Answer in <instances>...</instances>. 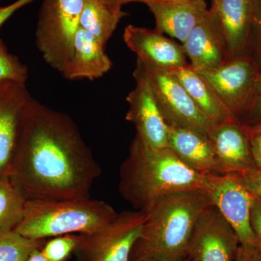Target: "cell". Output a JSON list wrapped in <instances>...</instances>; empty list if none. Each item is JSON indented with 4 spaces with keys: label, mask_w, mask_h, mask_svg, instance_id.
Instances as JSON below:
<instances>
[{
    "label": "cell",
    "mask_w": 261,
    "mask_h": 261,
    "mask_svg": "<svg viewBox=\"0 0 261 261\" xmlns=\"http://www.w3.org/2000/svg\"><path fill=\"white\" fill-rule=\"evenodd\" d=\"M101 172L73 120L32 97L9 176L27 199L90 197Z\"/></svg>",
    "instance_id": "obj_1"
},
{
    "label": "cell",
    "mask_w": 261,
    "mask_h": 261,
    "mask_svg": "<svg viewBox=\"0 0 261 261\" xmlns=\"http://www.w3.org/2000/svg\"><path fill=\"white\" fill-rule=\"evenodd\" d=\"M212 205L207 192L201 189L180 190L160 197L144 211L143 228L129 261L186 259L194 228L202 213Z\"/></svg>",
    "instance_id": "obj_2"
},
{
    "label": "cell",
    "mask_w": 261,
    "mask_h": 261,
    "mask_svg": "<svg viewBox=\"0 0 261 261\" xmlns=\"http://www.w3.org/2000/svg\"><path fill=\"white\" fill-rule=\"evenodd\" d=\"M211 176L187 167L168 147L154 148L136 135L120 166L118 190L136 210L144 211L166 194L192 189L207 190Z\"/></svg>",
    "instance_id": "obj_3"
},
{
    "label": "cell",
    "mask_w": 261,
    "mask_h": 261,
    "mask_svg": "<svg viewBox=\"0 0 261 261\" xmlns=\"http://www.w3.org/2000/svg\"><path fill=\"white\" fill-rule=\"evenodd\" d=\"M117 215L108 202L90 197L29 198L23 218L14 230L33 240H47L70 233L84 234L107 226Z\"/></svg>",
    "instance_id": "obj_4"
},
{
    "label": "cell",
    "mask_w": 261,
    "mask_h": 261,
    "mask_svg": "<svg viewBox=\"0 0 261 261\" xmlns=\"http://www.w3.org/2000/svg\"><path fill=\"white\" fill-rule=\"evenodd\" d=\"M83 4L84 0H43L39 10L36 44L45 63L61 74L73 53Z\"/></svg>",
    "instance_id": "obj_5"
},
{
    "label": "cell",
    "mask_w": 261,
    "mask_h": 261,
    "mask_svg": "<svg viewBox=\"0 0 261 261\" xmlns=\"http://www.w3.org/2000/svg\"><path fill=\"white\" fill-rule=\"evenodd\" d=\"M135 69L148 82L168 126L192 130L208 137L214 124L202 114L171 70L139 58Z\"/></svg>",
    "instance_id": "obj_6"
},
{
    "label": "cell",
    "mask_w": 261,
    "mask_h": 261,
    "mask_svg": "<svg viewBox=\"0 0 261 261\" xmlns=\"http://www.w3.org/2000/svg\"><path fill=\"white\" fill-rule=\"evenodd\" d=\"M145 217L142 211H125L101 229L80 233L74 252L77 261H129Z\"/></svg>",
    "instance_id": "obj_7"
},
{
    "label": "cell",
    "mask_w": 261,
    "mask_h": 261,
    "mask_svg": "<svg viewBox=\"0 0 261 261\" xmlns=\"http://www.w3.org/2000/svg\"><path fill=\"white\" fill-rule=\"evenodd\" d=\"M197 73L209 84L229 112L238 118L253 94L259 70L253 62L243 56Z\"/></svg>",
    "instance_id": "obj_8"
},
{
    "label": "cell",
    "mask_w": 261,
    "mask_h": 261,
    "mask_svg": "<svg viewBox=\"0 0 261 261\" xmlns=\"http://www.w3.org/2000/svg\"><path fill=\"white\" fill-rule=\"evenodd\" d=\"M260 0H212L211 18L227 60L244 56L256 25Z\"/></svg>",
    "instance_id": "obj_9"
},
{
    "label": "cell",
    "mask_w": 261,
    "mask_h": 261,
    "mask_svg": "<svg viewBox=\"0 0 261 261\" xmlns=\"http://www.w3.org/2000/svg\"><path fill=\"white\" fill-rule=\"evenodd\" d=\"M240 242L231 225L214 205L199 218L187 249L189 261H233Z\"/></svg>",
    "instance_id": "obj_10"
},
{
    "label": "cell",
    "mask_w": 261,
    "mask_h": 261,
    "mask_svg": "<svg viewBox=\"0 0 261 261\" xmlns=\"http://www.w3.org/2000/svg\"><path fill=\"white\" fill-rule=\"evenodd\" d=\"M206 191L213 205L233 228L241 245L257 246L250 224L255 196L244 186L236 174L214 175Z\"/></svg>",
    "instance_id": "obj_11"
},
{
    "label": "cell",
    "mask_w": 261,
    "mask_h": 261,
    "mask_svg": "<svg viewBox=\"0 0 261 261\" xmlns=\"http://www.w3.org/2000/svg\"><path fill=\"white\" fill-rule=\"evenodd\" d=\"M135 88L128 94L129 105L126 119L135 126L136 135L154 148L168 147V126L154 99L152 89L143 75L135 70Z\"/></svg>",
    "instance_id": "obj_12"
},
{
    "label": "cell",
    "mask_w": 261,
    "mask_h": 261,
    "mask_svg": "<svg viewBox=\"0 0 261 261\" xmlns=\"http://www.w3.org/2000/svg\"><path fill=\"white\" fill-rule=\"evenodd\" d=\"M32 98L25 84L0 82V177L10 176L24 114Z\"/></svg>",
    "instance_id": "obj_13"
},
{
    "label": "cell",
    "mask_w": 261,
    "mask_h": 261,
    "mask_svg": "<svg viewBox=\"0 0 261 261\" xmlns=\"http://www.w3.org/2000/svg\"><path fill=\"white\" fill-rule=\"evenodd\" d=\"M208 138L224 174H243L257 168L250 147V132L238 119L214 125Z\"/></svg>",
    "instance_id": "obj_14"
},
{
    "label": "cell",
    "mask_w": 261,
    "mask_h": 261,
    "mask_svg": "<svg viewBox=\"0 0 261 261\" xmlns=\"http://www.w3.org/2000/svg\"><path fill=\"white\" fill-rule=\"evenodd\" d=\"M123 39L137 58L155 66L174 69L190 64L182 44L155 29L128 25L123 32Z\"/></svg>",
    "instance_id": "obj_15"
},
{
    "label": "cell",
    "mask_w": 261,
    "mask_h": 261,
    "mask_svg": "<svg viewBox=\"0 0 261 261\" xmlns=\"http://www.w3.org/2000/svg\"><path fill=\"white\" fill-rule=\"evenodd\" d=\"M155 20V30L184 43L208 13L205 0L158 1L147 4Z\"/></svg>",
    "instance_id": "obj_16"
},
{
    "label": "cell",
    "mask_w": 261,
    "mask_h": 261,
    "mask_svg": "<svg viewBox=\"0 0 261 261\" xmlns=\"http://www.w3.org/2000/svg\"><path fill=\"white\" fill-rule=\"evenodd\" d=\"M168 148L195 172L205 176L224 175L217 154L207 136L168 126Z\"/></svg>",
    "instance_id": "obj_17"
},
{
    "label": "cell",
    "mask_w": 261,
    "mask_h": 261,
    "mask_svg": "<svg viewBox=\"0 0 261 261\" xmlns=\"http://www.w3.org/2000/svg\"><path fill=\"white\" fill-rule=\"evenodd\" d=\"M106 46L82 27L77 31L73 53L61 75L70 81L101 78L112 68Z\"/></svg>",
    "instance_id": "obj_18"
},
{
    "label": "cell",
    "mask_w": 261,
    "mask_h": 261,
    "mask_svg": "<svg viewBox=\"0 0 261 261\" xmlns=\"http://www.w3.org/2000/svg\"><path fill=\"white\" fill-rule=\"evenodd\" d=\"M190 66L195 71L211 69L228 61L221 38L207 13L182 43Z\"/></svg>",
    "instance_id": "obj_19"
},
{
    "label": "cell",
    "mask_w": 261,
    "mask_h": 261,
    "mask_svg": "<svg viewBox=\"0 0 261 261\" xmlns=\"http://www.w3.org/2000/svg\"><path fill=\"white\" fill-rule=\"evenodd\" d=\"M170 70L186 89L202 114L213 124L238 119L225 107L209 84L190 64Z\"/></svg>",
    "instance_id": "obj_20"
},
{
    "label": "cell",
    "mask_w": 261,
    "mask_h": 261,
    "mask_svg": "<svg viewBox=\"0 0 261 261\" xmlns=\"http://www.w3.org/2000/svg\"><path fill=\"white\" fill-rule=\"evenodd\" d=\"M127 15L123 10L113 9L100 0H84L80 27L106 46L121 19Z\"/></svg>",
    "instance_id": "obj_21"
},
{
    "label": "cell",
    "mask_w": 261,
    "mask_h": 261,
    "mask_svg": "<svg viewBox=\"0 0 261 261\" xmlns=\"http://www.w3.org/2000/svg\"><path fill=\"white\" fill-rule=\"evenodd\" d=\"M27 196L10 176L0 177V233L14 229L23 218Z\"/></svg>",
    "instance_id": "obj_22"
},
{
    "label": "cell",
    "mask_w": 261,
    "mask_h": 261,
    "mask_svg": "<svg viewBox=\"0 0 261 261\" xmlns=\"http://www.w3.org/2000/svg\"><path fill=\"white\" fill-rule=\"evenodd\" d=\"M47 240H33L14 229L0 233V261H27L34 250L42 248Z\"/></svg>",
    "instance_id": "obj_23"
},
{
    "label": "cell",
    "mask_w": 261,
    "mask_h": 261,
    "mask_svg": "<svg viewBox=\"0 0 261 261\" xmlns=\"http://www.w3.org/2000/svg\"><path fill=\"white\" fill-rule=\"evenodd\" d=\"M80 234L70 233L47 239L41 251L49 261H68L74 255Z\"/></svg>",
    "instance_id": "obj_24"
},
{
    "label": "cell",
    "mask_w": 261,
    "mask_h": 261,
    "mask_svg": "<svg viewBox=\"0 0 261 261\" xmlns=\"http://www.w3.org/2000/svg\"><path fill=\"white\" fill-rule=\"evenodd\" d=\"M29 78L27 65L10 54L4 42L0 39V82H13L25 84Z\"/></svg>",
    "instance_id": "obj_25"
},
{
    "label": "cell",
    "mask_w": 261,
    "mask_h": 261,
    "mask_svg": "<svg viewBox=\"0 0 261 261\" xmlns=\"http://www.w3.org/2000/svg\"><path fill=\"white\" fill-rule=\"evenodd\" d=\"M250 133L261 128V73L257 76L255 89L248 104L238 118Z\"/></svg>",
    "instance_id": "obj_26"
},
{
    "label": "cell",
    "mask_w": 261,
    "mask_h": 261,
    "mask_svg": "<svg viewBox=\"0 0 261 261\" xmlns=\"http://www.w3.org/2000/svg\"><path fill=\"white\" fill-rule=\"evenodd\" d=\"M236 175L252 195L261 198V168H257L243 174Z\"/></svg>",
    "instance_id": "obj_27"
},
{
    "label": "cell",
    "mask_w": 261,
    "mask_h": 261,
    "mask_svg": "<svg viewBox=\"0 0 261 261\" xmlns=\"http://www.w3.org/2000/svg\"><path fill=\"white\" fill-rule=\"evenodd\" d=\"M250 224L257 248L261 252V198L255 197L250 214Z\"/></svg>",
    "instance_id": "obj_28"
},
{
    "label": "cell",
    "mask_w": 261,
    "mask_h": 261,
    "mask_svg": "<svg viewBox=\"0 0 261 261\" xmlns=\"http://www.w3.org/2000/svg\"><path fill=\"white\" fill-rule=\"evenodd\" d=\"M234 261H261V252L257 246L240 244Z\"/></svg>",
    "instance_id": "obj_29"
},
{
    "label": "cell",
    "mask_w": 261,
    "mask_h": 261,
    "mask_svg": "<svg viewBox=\"0 0 261 261\" xmlns=\"http://www.w3.org/2000/svg\"><path fill=\"white\" fill-rule=\"evenodd\" d=\"M34 0H16L14 3L5 7H0V28L10 18Z\"/></svg>",
    "instance_id": "obj_30"
},
{
    "label": "cell",
    "mask_w": 261,
    "mask_h": 261,
    "mask_svg": "<svg viewBox=\"0 0 261 261\" xmlns=\"http://www.w3.org/2000/svg\"><path fill=\"white\" fill-rule=\"evenodd\" d=\"M250 147L255 166L261 168V132L250 134Z\"/></svg>",
    "instance_id": "obj_31"
},
{
    "label": "cell",
    "mask_w": 261,
    "mask_h": 261,
    "mask_svg": "<svg viewBox=\"0 0 261 261\" xmlns=\"http://www.w3.org/2000/svg\"><path fill=\"white\" fill-rule=\"evenodd\" d=\"M103 3L108 5L110 8L115 10H122L123 5L130 3H143L148 4L152 2L158 1H182V0H100Z\"/></svg>",
    "instance_id": "obj_32"
},
{
    "label": "cell",
    "mask_w": 261,
    "mask_h": 261,
    "mask_svg": "<svg viewBox=\"0 0 261 261\" xmlns=\"http://www.w3.org/2000/svg\"><path fill=\"white\" fill-rule=\"evenodd\" d=\"M256 32V53L257 58L260 61V70L261 68V0L259 3L258 13H257V18L256 25H255V30Z\"/></svg>",
    "instance_id": "obj_33"
},
{
    "label": "cell",
    "mask_w": 261,
    "mask_h": 261,
    "mask_svg": "<svg viewBox=\"0 0 261 261\" xmlns=\"http://www.w3.org/2000/svg\"><path fill=\"white\" fill-rule=\"evenodd\" d=\"M27 261H49L43 255L41 248L36 249L29 255Z\"/></svg>",
    "instance_id": "obj_34"
},
{
    "label": "cell",
    "mask_w": 261,
    "mask_h": 261,
    "mask_svg": "<svg viewBox=\"0 0 261 261\" xmlns=\"http://www.w3.org/2000/svg\"><path fill=\"white\" fill-rule=\"evenodd\" d=\"M132 261H165V260H157V259H153V258H142V259H138V260H135ZM176 261H189L187 260V259H183V260H176Z\"/></svg>",
    "instance_id": "obj_35"
},
{
    "label": "cell",
    "mask_w": 261,
    "mask_h": 261,
    "mask_svg": "<svg viewBox=\"0 0 261 261\" xmlns=\"http://www.w3.org/2000/svg\"><path fill=\"white\" fill-rule=\"evenodd\" d=\"M261 132V128H259V129H257V130H255V132ZM252 133H253V132H252ZM251 134V133H250Z\"/></svg>",
    "instance_id": "obj_36"
},
{
    "label": "cell",
    "mask_w": 261,
    "mask_h": 261,
    "mask_svg": "<svg viewBox=\"0 0 261 261\" xmlns=\"http://www.w3.org/2000/svg\"><path fill=\"white\" fill-rule=\"evenodd\" d=\"M259 73H261V68H260V70H259Z\"/></svg>",
    "instance_id": "obj_37"
},
{
    "label": "cell",
    "mask_w": 261,
    "mask_h": 261,
    "mask_svg": "<svg viewBox=\"0 0 261 261\" xmlns=\"http://www.w3.org/2000/svg\"><path fill=\"white\" fill-rule=\"evenodd\" d=\"M0 1H1V0H0Z\"/></svg>",
    "instance_id": "obj_38"
}]
</instances>
